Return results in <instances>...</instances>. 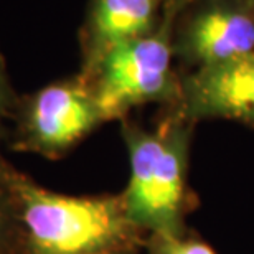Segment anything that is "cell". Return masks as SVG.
<instances>
[{"instance_id":"7","label":"cell","mask_w":254,"mask_h":254,"mask_svg":"<svg viewBox=\"0 0 254 254\" xmlns=\"http://www.w3.org/2000/svg\"><path fill=\"white\" fill-rule=\"evenodd\" d=\"M155 17V0H96L89 22L93 58L111 48L149 35Z\"/></svg>"},{"instance_id":"8","label":"cell","mask_w":254,"mask_h":254,"mask_svg":"<svg viewBox=\"0 0 254 254\" xmlns=\"http://www.w3.org/2000/svg\"><path fill=\"white\" fill-rule=\"evenodd\" d=\"M154 254H215L206 245L180 236H155Z\"/></svg>"},{"instance_id":"6","label":"cell","mask_w":254,"mask_h":254,"mask_svg":"<svg viewBox=\"0 0 254 254\" xmlns=\"http://www.w3.org/2000/svg\"><path fill=\"white\" fill-rule=\"evenodd\" d=\"M187 55L201 66L254 53V18L241 10L211 8L193 20L185 37Z\"/></svg>"},{"instance_id":"3","label":"cell","mask_w":254,"mask_h":254,"mask_svg":"<svg viewBox=\"0 0 254 254\" xmlns=\"http://www.w3.org/2000/svg\"><path fill=\"white\" fill-rule=\"evenodd\" d=\"M96 64L98 84L93 96L101 119L118 118L132 106L174 93L165 32L121 43L106 52Z\"/></svg>"},{"instance_id":"1","label":"cell","mask_w":254,"mask_h":254,"mask_svg":"<svg viewBox=\"0 0 254 254\" xmlns=\"http://www.w3.org/2000/svg\"><path fill=\"white\" fill-rule=\"evenodd\" d=\"M15 191L37 254H99L124 241L132 226L124 203L113 198L58 195L27 182Z\"/></svg>"},{"instance_id":"4","label":"cell","mask_w":254,"mask_h":254,"mask_svg":"<svg viewBox=\"0 0 254 254\" xmlns=\"http://www.w3.org/2000/svg\"><path fill=\"white\" fill-rule=\"evenodd\" d=\"M190 118H228L254 123V53L200 66L184 86Z\"/></svg>"},{"instance_id":"2","label":"cell","mask_w":254,"mask_h":254,"mask_svg":"<svg viewBox=\"0 0 254 254\" xmlns=\"http://www.w3.org/2000/svg\"><path fill=\"white\" fill-rule=\"evenodd\" d=\"M187 130L180 126L155 134L126 130L130 180L123 198L132 226L150 228L155 236H179L185 191Z\"/></svg>"},{"instance_id":"5","label":"cell","mask_w":254,"mask_h":254,"mask_svg":"<svg viewBox=\"0 0 254 254\" xmlns=\"http://www.w3.org/2000/svg\"><path fill=\"white\" fill-rule=\"evenodd\" d=\"M93 93L78 84H53L33 99L28 116L32 139L43 149H64L99 123Z\"/></svg>"},{"instance_id":"9","label":"cell","mask_w":254,"mask_h":254,"mask_svg":"<svg viewBox=\"0 0 254 254\" xmlns=\"http://www.w3.org/2000/svg\"><path fill=\"white\" fill-rule=\"evenodd\" d=\"M0 230H2V210H0Z\"/></svg>"}]
</instances>
